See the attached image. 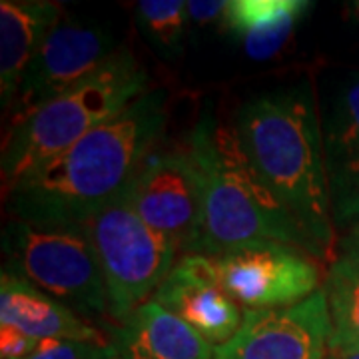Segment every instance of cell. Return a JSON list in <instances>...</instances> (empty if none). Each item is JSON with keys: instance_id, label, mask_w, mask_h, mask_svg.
I'll list each match as a JSON object with an SVG mask.
<instances>
[{"instance_id": "cell-1", "label": "cell", "mask_w": 359, "mask_h": 359, "mask_svg": "<svg viewBox=\"0 0 359 359\" xmlns=\"http://www.w3.org/2000/svg\"><path fill=\"white\" fill-rule=\"evenodd\" d=\"M168 122V92L148 90L124 112L6 192L14 218L82 226L126 192L158 146Z\"/></svg>"}, {"instance_id": "cell-2", "label": "cell", "mask_w": 359, "mask_h": 359, "mask_svg": "<svg viewBox=\"0 0 359 359\" xmlns=\"http://www.w3.org/2000/svg\"><path fill=\"white\" fill-rule=\"evenodd\" d=\"M233 128L259 178L330 262L337 231L313 90L299 84L259 94L240 108Z\"/></svg>"}, {"instance_id": "cell-3", "label": "cell", "mask_w": 359, "mask_h": 359, "mask_svg": "<svg viewBox=\"0 0 359 359\" xmlns=\"http://www.w3.org/2000/svg\"><path fill=\"white\" fill-rule=\"evenodd\" d=\"M188 146L204 182L202 224L188 254L216 257L236 245L268 240L297 245L323 259L320 248L259 178L236 128L204 116Z\"/></svg>"}, {"instance_id": "cell-4", "label": "cell", "mask_w": 359, "mask_h": 359, "mask_svg": "<svg viewBox=\"0 0 359 359\" xmlns=\"http://www.w3.org/2000/svg\"><path fill=\"white\" fill-rule=\"evenodd\" d=\"M148 82L134 54L118 48L96 72L8 128L0 164L4 190L8 192L92 130L124 112L150 90Z\"/></svg>"}, {"instance_id": "cell-5", "label": "cell", "mask_w": 359, "mask_h": 359, "mask_svg": "<svg viewBox=\"0 0 359 359\" xmlns=\"http://www.w3.org/2000/svg\"><path fill=\"white\" fill-rule=\"evenodd\" d=\"M8 271L82 313H108L98 256L82 226L14 218L2 233Z\"/></svg>"}, {"instance_id": "cell-6", "label": "cell", "mask_w": 359, "mask_h": 359, "mask_svg": "<svg viewBox=\"0 0 359 359\" xmlns=\"http://www.w3.org/2000/svg\"><path fill=\"white\" fill-rule=\"evenodd\" d=\"M102 269L108 316L128 318L164 283L178 248L152 230L126 198V192L82 224Z\"/></svg>"}, {"instance_id": "cell-7", "label": "cell", "mask_w": 359, "mask_h": 359, "mask_svg": "<svg viewBox=\"0 0 359 359\" xmlns=\"http://www.w3.org/2000/svg\"><path fill=\"white\" fill-rule=\"evenodd\" d=\"M320 257L297 245L257 240L214 257L226 294L245 309L292 308L323 287Z\"/></svg>"}, {"instance_id": "cell-8", "label": "cell", "mask_w": 359, "mask_h": 359, "mask_svg": "<svg viewBox=\"0 0 359 359\" xmlns=\"http://www.w3.org/2000/svg\"><path fill=\"white\" fill-rule=\"evenodd\" d=\"M126 198L180 252L192 250L202 224L204 182L190 146H156L126 188Z\"/></svg>"}, {"instance_id": "cell-9", "label": "cell", "mask_w": 359, "mask_h": 359, "mask_svg": "<svg viewBox=\"0 0 359 359\" xmlns=\"http://www.w3.org/2000/svg\"><path fill=\"white\" fill-rule=\"evenodd\" d=\"M116 50L108 28L76 18L58 20L26 68L8 114L11 128L96 72Z\"/></svg>"}, {"instance_id": "cell-10", "label": "cell", "mask_w": 359, "mask_h": 359, "mask_svg": "<svg viewBox=\"0 0 359 359\" xmlns=\"http://www.w3.org/2000/svg\"><path fill=\"white\" fill-rule=\"evenodd\" d=\"M332 320L323 287L309 299L278 309H245L240 330L214 359H330Z\"/></svg>"}, {"instance_id": "cell-11", "label": "cell", "mask_w": 359, "mask_h": 359, "mask_svg": "<svg viewBox=\"0 0 359 359\" xmlns=\"http://www.w3.org/2000/svg\"><path fill=\"white\" fill-rule=\"evenodd\" d=\"M154 299L176 313L212 346H224L240 330L244 313L226 294L214 257L184 254L174 264Z\"/></svg>"}, {"instance_id": "cell-12", "label": "cell", "mask_w": 359, "mask_h": 359, "mask_svg": "<svg viewBox=\"0 0 359 359\" xmlns=\"http://www.w3.org/2000/svg\"><path fill=\"white\" fill-rule=\"evenodd\" d=\"M323 152L335 231L347 228L359 210V72L335 94L323 126Z\"/></svg>"}, {"instance_id": "cell-13", "label": "cell", "mask_w": 359, "mask_h": 359, "mask_svg": "<svg viewBox=\"0 0 359 359\" xmlns=\"http://www.w3.org/2000/svg\"><path fill=\"white\" fill-rule=\"evenodd\" d=\"M112 334L124 359H214V346L204 335L156 299L118 321Z\"/></svg>"}, {"instance_id": "cell-14", "label": "cell", "mask_w": 359, "mask_h": 359, "mask_svg": "<svg viewBox=\"0 0 359 359\" xmlns=\"http://www.w3.org/2000/svg\"><path fill=\"white\" fill-rule=\"evenodd\" d=\"M0 323L13 325L39 341L68 339L96 346L108 344L74 309L8 271L0 276Z\"/></svg>"}, {"instance_id": "cell-15", "label": "cell", "mask_w": 359, "mask_h": 359, "mask_svg": "<svg viewBox=\"0 0 359 359\" xmlns=\"http://www.w3.org/2000/svg\"><path fill=\"white\" fill-rule=\"evenodd\" d=\"M62 6L48 0L0 2V100L4 114L13 110L26 68L46 34L58 25Z\"/></svg>"}, {"instance_id": "cell-16", "label": "cell", "mask_w": 359, "mask_h": 359, "mask_svg": "<svg viewBox=\"0 0 359 359\" xmlns=\"http://www.w3.org/2000/svg\"><path fill=\"white\" fill-rule=\"evenodd\" d=\"M311 6L309 0H228L222 26L250 58L269 60L283 50Z\"/></svg>"}, {"instance_id": "cell-17", "label": "cell", "mask_w": 359, "mask_h": 359, "mask_svg": "<svg viewBox=\"0 0 359 359\" xmlns=\"http://www.w3.org/2000/svg\"><path fill=\"white\" fill-rule=\"evenodd\" d=\"M323 294L332 320L330 359L351 358L359 353V224L337 231Z\"/></svg>"}, {"instance_id": "cell-18", "label": "cell", "mask_w": 359, "mask_h": 359, "mask_svg": "<svg viewBox=\"0 0 359 359\" xmlns=\"http://www.w3.org/2000/svg\"><path fill=\"white\" fill-rule=\"evenodd\" d=\"M134 16L142 34L164 58H178L184 52L190 22L188 2L182 0H140Z\"/></svg>"}, {"instance_id": "cell-19", "label": "cell", "mask_w": 359, "mask_h": 359, "mask_svg": "<svg viewBox=\"0 0 359 359\" xmlns=\"http://www.w3.org/2000/svg\"><path fill=\"white\" fill-rule=\"evenodd\" d=\"M100 347L68 339H40L36 349L25 359H96Z\"/></svg>"}, {"instance_id": "cell-20", "label": "cell", "mask_w": 359, "mask_h": 359, "mask_svg": "<svg viewBox=\"0 0 359 359\" xmlns=\"http://www.w3.org/2000/svg\"><path fill=\"white\" fill-rule=\"evenodd\" d=\"M39 346V339L26 335L13 325L0 323V353L2 359H25Z\"/></svg>"}, {"instance_id": "cell-21", "label": "cell", "mask_w": 359, "mask_h": 359, "mask_svg": "<svg viewBox=\"0 0 359 359\" xmlns=\"http://www.w3.org/2000/svg\"><path fill=\"white\" fill-rule=\"evenodd\" d=\"M228 0H190L188 2V14L190 22L194 25H210L224 18Z\"/></svg>"}, {"instance_id": "cell-22", "label": "cell", "mask_w": 359, "mask_h": 359, "mask_svg": "<svg viewBox=\"0 0 359 359\" xmlns=\"http://www.w3.org/2000/svg\"><path fill=\"white\" fill-rule=\"evenodd\" d=\"M96 359H124L120 355V351L116 349L114 344H106V346L100 347V351H98V358Z\"/></svg>"}, {"instance_id": "cell-23", "label": "cell", "mask_w": 359, "mask_h": 359, "mask_svg": "<svg viewBox=\"0 0 359 359\" xmlns=\"http://www.w3.org/2000/svg\"><path fill=\"white\" fill-rule=\"evenodd\" d=\"M346 13H347V18H349V20H351L353 25L359 26V0L347 2Z\"/></svg>"}, {"instance_id": "cell-24", "label": "cell", "mask_w": 359, "mask_h": 359, "mask_svg": "<svg viewBox=\"0 0 359 359\" xmlns=\"http://www.w3.org/2000/svg\"><path fill=\"white\" fill-rule=\"evenodd\" d=\"M353 224H359V210H358V214H355V218H353V222H351L349 226H353ZM349 226H347V228H349ZM344 230H346V228H344ZM339 231H341V230H339Z\"/></svg>"}, {"instance_id": "cell-25", "label": "cell", "mask_w": 359, "mask_h": 359, "mask_svg": "<svg viewBox=\"0 0 359 359\" xmlns=\"http://www.w3.org/2000/svg\"><path fill=\"white\" fill-rule=\"evenodd\" d=\"M347 359H359V353H355V355H351V358H347Z\"/></svg>"}]
</instances>
